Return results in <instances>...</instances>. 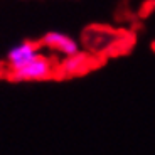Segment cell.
I'll return each instance as SVG.
<instances>
[{
    "mask_svg": "<svg viewBox=\"0 0 155 155\" xmlns=\"http://www.w3.org/2000/svg\"><path fill=\"white\" fill-rule=\"evenodd\" d=\"M54 73V64L49 58L39 54L35 59L27 62L25 66L19 68V69H12L10 78L14 81H41V79H47Z\"/></svg>",
    "mask_w": 155,
    "mask_h": 155,
    "instance_id": "6da1fadb",
    "label": "cell"
},
{
    "mask_svg": "<svg viewBox=\"0 0 155 155\" xmlns=\"http://www.w3.org/2000/svg\"><path fill=\"white\" fill-rule=\"evenodd\" d=\"M41 44L47 46L49 49L58 51L61 54H64L66 58H71V56H76L79 52V46L74 39H71L69 35L62 34V32H47L42 37Z\"/></svg>",
    "mask_w": 155,
    "mask_h": 155,
    "instance_id": "7a4b0ae2",
    "label": "cell"
},
{
    "mask_svg": "<svg viewBox=\"0 0 155 155\" xmlns=\"http://www.w3.org/2000/svg\"><path fill=\"white\" fill-rule=\"evenodd\" d=\"M37 56H39V44L25 41V42L12 47V49L8 51L7 62L10 64L12 69H19V68L25 66L27 62H31L32 59H35Z\"/></svg>",
    "mask_w": 155,
    "mask_h": 155,
    "instance_id": "3957f363",
    "label": "cell"
},
{
    "mask_svg": "<svg viewBox=\"0 0 155 155\" xmlns=\"http://www.w3.org/2000/svg\"><path fill=\"white\" fill-rule=\"evenodd\" d=\"M86 64H88V58L84 54H81V52H78L76 56H71V58H68L66 61L62 62V71L68 74L79 73Z\"/></svg>",
    "mask_w": 155,
    "mask_h": 155,
    "instance_id": "277c9868",
    "label": "cell"
}]
</instances>
